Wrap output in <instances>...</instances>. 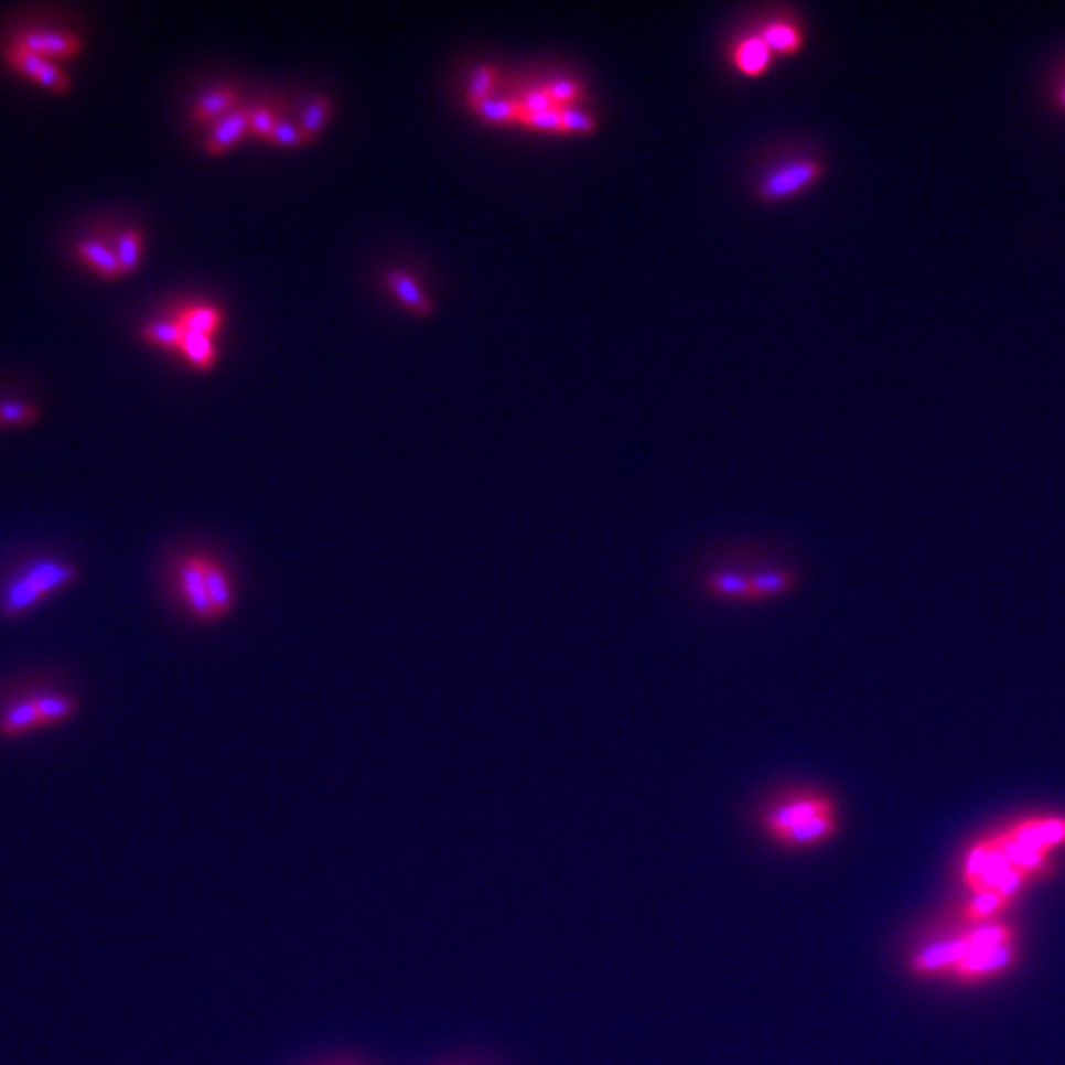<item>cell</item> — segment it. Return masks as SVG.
Returning a JSON list of instances; mask_svg holds the SVG:
<instances>
[{
    "instance_id": "6da1fadb",
    "label": "cell",
    "mask_w": 1065,
    "mask_h": 1065,
    "mask_svg": "<svg viewBox=\"0 0 1065 1065\" xmlns=\"http://www.w3.org/2000/svg\"><path fill=\"white\" fill-rule=\"evenodd\" d=\"M166 584L182 614L197 626H217L237 606V580L222 555L184 551L170 561Z\"/></svg>"
},
{
    "instance_id": "7a4b0ae2",
    "label": "cell",
    "mask_w": 1065,
    "mask_h": 1065,
    "mask_svg": "<svg viewBox=\"0 0 1065 1065\" xmlns=\"http://www.w3.org/2000/svg\"><path fill=\"white\" fill-rule=\"evenodd\" d=\"M799 582V572L779 562L724 561L704 570L701 589L717 602L764 604L785 599Z\"/></svg>"
},
{
    "instance_id": "3957f363",
    "label": "cell",
    "mask_w": 1065,
    "mask_h": 1065,
    "mask_svg": "<svg viewBox=\"0 0 1065 1065\" xmlns=\"http://www.w3.org/2000/svg\"><path fill=\"white\" fill-rule=\"evenodd\" d=\"M82 579L79 564L60 557H32L20 562L0 580V616L7 620L26 616L57 592L74 587Z\"/></svg>"
},
{
    "instance_id": "277c9868",
    "label": "cell",
    "mask_w": 1065,
    "mask_h": 1065,
    "mask_svg": "<svg viewBox=\"0 0 1065 1065\" xmlns=\"http://www.w3.org/2000/svg\"><path fill=\"white\" fill-rule=\"evenodd\" d=\"M831 794L817 787H794L774 797L760 814V825L772 841L821 815L837 814Z\"/></svg>"
},
{
    "instance_id": "5b68a950",
    "label": "cell",
    "mask_w": 1065,
    "mask_h": 1065,
    "mask_svg": "<svg viewBox=\"0 0 1065 1065\" xmlns=\"http://www.w3.org/2000/svg\"><path fill=\"white\" fill-rule=\"evenodd\" d=\"M1014 870L1016 869L1010 864L1007 854L1000 851L994 832H991L979 841L972 842L965 851L959 879L962 886L969 890V894H981V892L999 894L1000 887L1004 886V882L1010 879Z\"/></svg>"
},
{
    "instance_id": "8992f818",
    "label": "cell",
    "mask_w": 1065,
    "mask_h": 1065,
    "mask_svg": "<svg viewBox=\"0 0 1065 1065\" xmlns=\"http://www.w3.org/2000/svg\"><path fill=\"white\" fill-rule=\"evenodd\" d=\"M1019 942L997 947H977L962 957V961L955 967L951 979L962 985L997 981L1009 975L1019 965Z\"/></svg>"
},
{
    "instance_id": "52a82bcc",
    "label": "cell",
    "mask_w": 1065,
    "mask_h": 1065,
    "mask_svg": "<svg viewBox=\"0 0 1065 1065\" xmlns=\"http://www.w3.org/2000/svg\"><path fill=\"white\" fill-rule=\"evenodd\" d=\"M821 176V162L814 159L792 160L764 174L757 184V196L766 204L785 202L815 186Z\"/></svg>"
},
{
    "instance_id": "ba28073f",
    "label": "cell",
    "mask_w": 1065,
    "mask_h": 1065,
    "mask_svg": "<svg viewBox=\"0 0 1065 1065\" xmlns=\"http://www.w3.org/2000/svg\"><path fill=\"white\" fill-rule=\"evenodd\" d=\"M969 951H971V944L962 932L961 935L944 937L919 947L917 951L910 955L907 967L912 975L924 979H951L955 967Z\"/></svg>"
},
{
    "instance_id": "9c48e42d",
    "label": "cell",
    "mask_w": 1065,
    "mask_h": 1065,
    "mask_svg": "<svg viewBox=\"0 0 1065 1065\" xmlns=\"http://www.w3.org/2000/svg\"><path fill=\"white\" fill-rule=\"evenodd\" d=\"M1016 841L1036 851L1054 854L1065 847L1064 815H1030L1004 827Z\"/></svg>"
},
{
    "instance_id": "30bf717a",
    "label": "cell",
    "mask_w": 1065,
    "mask_h": 1065,
    "mask_svg": "<svg viewBox=\"0 0 1065 1065\" xmlns=\"http://www.w3.org/2000/svg\"><path fill=\"white\" fill-rule=\"evenodd\" d=\"M4 57H7L9 66L17 74L26 77V79L34 82V84L46 87L50 92L67 94L72 89V84H69V77H67L66 72L57 66L56 62H52V60L36 56V54H32L29 50L17 46V44H10L7 47Z\"/></svg>"
},
{
    "instance_id": "8fae6325",
    "label": "cell",
    "mask_w": 1065,
    "mask_h": 1065,
    "mask_svg": "<svg viewBox=\"0 0 1065 1065\" xmlns=\"http://www.w3.org/2000/svg\"><path fill=\"white\" fill-rule=\"evenodd\" d=\"M10 44H17L52 62L75 57L84 50L82 37L66 30H22L14 34Z\"/></svg>"
},
{
    "instance_id": "7c38bea8",
    "label": "cell",
    "mask_w": 1065,
    "mask_h": 1065,
    "mask_svg": "<svg viewBox=\"0 0 1065 1065\" xmlns=\"http://www.w3.org/2000/svg\"><path fill=\"white\" fill-rule=\"evenodd\" d=\"M994 837H997V842H999L1000 851L1007 854L1010 864L1014 869L1020 870V872H1024L1032 882L1047 880L1054 874L1056 867H1054L1052 854L1036 851V849H1032L1029 845L1016 841L1007 829H1000V831L994 832Z\"/></svg>"
},
{
    "instance_id": "4fadbf2b",
    "label": "cell",
    "mask_w": 1065,
    "mask_h": 1065,
    "mask_svg": "<svg viewBox=\"0 0 1065 1065\" xmlns=\"http://www.w3.org/2000/svg\"><path fill=\"white\" fill-rule=\"evenodd\" d=\"M42 730L32 695H24L0 710V739L20 740Z\"/></svg>"
},
{
    "instance_id": "5bb4252c",
    "label": "cell",
    "mask_w": 1065,
    "mask_h": 1065,
    "mask_svg": "<svg viewBox=\"0 0 1065 1065\" xmlns=\"http://www.w3.org/2000/svg\"><path fill=\"white\" fill-rule=\"evenodd\" d=\"M730 60H732V66L736 67L740 75L756 79V77L766 75L772 62H774V54L770 52V47L766 46V42L760 37V34H752V36L742 37L734 44L732 52H730Z\"/></svg>"
},
{
    "instance_id": "9a60e30c",
    "label": "cell",
    "mask_w": 1065,
    "mask_h": 1065,
    "mask_svg": "<svg viewBox=\"0 0 1065 1065\" xmlns=\"http://www.w3.org/2000/svg\"><path fill=\"white\" fill-rule=\"evenodd\" d=\"M32 699L36 704L42 730L66 724L69 720H74L82 710L79 701L69 692L36 691L32 692Z\"/></svg>"
},
{
    "instance_id": "2e32d148",
    "label": "cell",
    "mask_w": 1065,
    "mask_h": 1065,
    "mask_svg": "<svg viewBox=\"0 0 1065 1065\" xmlns=\"http://www.w3.org/2000/svg\"><path fill=\"white\" fill-rule=\"evenodd\" d=\"M249 112H251L249 109H235L222 121L215 122L212 131L207 135V152L214 154V157H219L241 141L245 132L249 131Z\"/></svg>"
},
{
    "instance_id": "e0dca14e",
    "label": "cell",
    "mask_w": 1065,
    "mask_h": 1065,
    "mask_svg": "<svg viewBox=\"0 0 1065 1065\" xmlns=\"http://www.w3.org/2000/svg\"><path fill=\"white\" fill-rule=\"evenodd\" d=\"M1010 906L1012 904L1009 900L997 892L969 894V897L962 902L961 919L969 925L992 924V922H1000V916H1004Z\"/></svg>"
},
{
    "instance_id": "ac0fdd59",
    "label": "cell",
    "mask_w": 1065,
    "mask_h": 1065,
    "mask_svg": "<svg viewBox=\"0 0 1065 1065\" xmlns=\"http://www.w3.org/2000/svg\"><path fill=\"white\" fill-rule=\"evenodd\" d=\"M75 252H77V257L87 267H92L104 279H119V277H122L121 265H119V259H117V252L109 249L107 245L94 241V239H84V241L77 244Z\"/></svg>"
},
{
    "instance_id": "d6986e66",
    "label": "cell",
    "mask_w": 1065,
    "mask_h": 1065,
    "mask_svg": "<svg viewBox=\"0 0 1065 1065\" xmlns=\"http://www.w3.org/2000/svg\"><path fill=\"white\" fill-rule=\"evenodd\" d=\"M237 92L232 87H215L202 95L194 107V119L202 125L222 121L229 112L235 111Z\"/></svg>"
},
{
    "instance_id": "ffe728a7",
    "label": "cell",
    "mask_w": 1065,
    "mask_h": 1065,
    "mask_svg": "<svg viewBox=\"0 0 1065 1065\" xmlns=\"http://www.w3.org/2000/svg\"><path fill=\"white\" fill-rule=\"evenodd\" d=\"M387 284L397 294V299L401 300L402 304L415 314H419V316L432 314V310H434L432 302L409 275H405L402 271H389L387 272Z\"/></svg>"
},
{
    "instance_id": "44dd1931",
    "label": "cell",
    "mask_w": 1065,
    "mask_h": 1065,
    "mask_svg": "<svg viewBox=\"0 0 1065 1065\" xmlns=\"http://www.w3.org/2000/svg\"><path fill=\"white\" fill-rule=\"evenodd\" d=\"M757 34L766 42L772 54L794 56L804 47L802 30L795 29L794 24H787V22H770Z\"/></svg>"
},
{
    "instance_id": "7402d4cb",
    "label": "cell",
    "mask_w": 1065,
    "mask_h": 1065,
    "mask_svg": "<svg viewBox=\"0 0 1065 1065\" xmlns=\"http://www.w3.org/2000/svg\"><path fill=\"white\" fill-rule=\"evenodd\" d=\"M180 352L186 355L187 362L197 372H207L215 364V346L212 336L197 334V332H186Z\"/></svg>"
},
{
    "instance_id": "603a6c76",
    "label": "cell",
    "mask_w": 1065,
    "mask_h": 1065,
    "mask_svg": "<svg viewBox=\"0 0 1065 1065\" xmlns=\"http://www.w3.org/2000/svg\"><path fill=\"white\" fill-rule=\"evenodd\" d=\"M178 322L186 332L214 336L222 326V312L215 306H192L178 316Z\"/></svg>"
},
{
    "instance_id": "cb8c5ba5",
    "label": "cell",
    "mask_w": 1065,
    "mask_h": 1065,
    "mask_svg": "<svg viewBox=\"0 0 1065 1065\" xmlns=\"http://www.w3.org/2000/svg\"><path fill=\"white\" fill-rule=\"evenodd\" d=\"M472 111L476 112L480 119L494 125H512L521 119V107L517 99H487L484 104L476 105Z\"/></svg>"
},
{
    "instance_id": "d4e9b609",
    "label": "cell",
    "mask_w": 1065,
    "mask_h": 1065,
    "mask_svg": "<svg viewBox=\"0 0 1065 1065\" xmlns=\"http://www.w3.org/2000/svg\"><path fill=\"white\" fill-rule=\"evenodd\" d=\"M330 111H332V105L324 95H319L310 101L309 107L302 112V119H300V129H302L306 142L314 141L322 129L326 127Z\"/></svg>"
},
{
    "instance_id": "484cf974",
    "label": "cell",
    "mask_w": 1065,
    "mask_h": 1065,
    "mask_svg": "<svg viewBox=\"0 0 1065 1065\" xmlns=\"http://www.w3.org/2000/svg\"><path fill=\"white\" fill-rule=\"evenodd\" d=\"M40 419L36 405L29 401L0 402V429H22Z\"/></svg>"
},
{
    "instance_id": "4316f807",
    "label": "cell",
    "mask_w": 1065,
    "mask_h": 1065,
    "mask_svg": "<svg viewBox=\"0 0 1065 1065\" xmlns=\"http://www.w3.org/2000/svg\"><path fill=\"white\" fill-rule=\"evenodd\" d=\"M115 252H117V259H119V265H121L122 275L137 271L142 255L141 234L135 232V229H125V232H121L119 237H117Z\"/></svg>"
},
{
    "instance_id": "83f0119b",
    "label": "cell",
    "mask_w": 1065,
    "mask_h": 1065,
    "mask_svg": "<svg viewBox=\"0 0 1065 1065\" xmlns=\"http://www.w3.org/2000/svg\"><path fill=\"white\" fill-rule=\"evenodd\" d=\"M184 334L186 330L180 326L178 320L176 322H152L142 327V337L147 342L154 346L170 347V349H180Z\"/></svg>"
},
{
    "instance_id": "f1b7e54d",
    "label": "cell",
    "mask_w": 1065,
    "mask_h": 1065,
    "mask_svg": "<svg viewBox=\"0 0 1065 1065\" xmlns=\"http://www.w3.org/2000/svg\"><path fill=\"white\" fill-rule=\"evenodd\" d=\"M496 79L497 72L494 66H480L474 69V74L470 77L466 94V101L470 105V109H474L476 105L492 99V92H494Z\"/></svg>"
},
{
    "instance_id": "f546056e",
    "label": "cell",
    "mask_w": 1065,
    "mask_h": 1065,
    "mask_svg": "<svg viewBox=\"0 0 1065 1065\" xmlns=\"http://www.w3.org/2000/svg\"><path fill=\"white\" fill-rule=\"evenodd\" d=\"M547 94L552 99L555 107H577L580 99L584 97V87L580 84L579 79H570V77H561V79H555L551 84L545 85Z\"/></svg>"
},
{
    "instance_id": "4dcf8cb0",
    "label": "cell",
    "mask_w": 1065,
    "mask_h": 1065,
    "mask_svg": "<svg viewBox=\"0 0 1065 1065\" xmlns=\"http://www.w3.org/2000/svg\"><path fill=\"white\" fill-rule=\"evenodd\" d=\"M519 125H524V127H527V129H532V131L551 132V135H564V129H562V115L559 107H555V109H549V111L542 112L521 111Z\"/></svg>"
},
{
    "instance_id": "1f68e13d",
    "label": "cell",
    "mask_w": 1065,
    "mask_h": 1065,
    "mask_svg": "<svg viewBox=\"0 0 1065 1065\" xmlns=\"http://www.w3.org/2000/svg\"><path fill=\"white\" fill-rule=\"evenodd\" d=\"M561 115L564 135H592L599 129V121L579 107H562Z\"/></svg>"
},
{
    "instance_id": "d6a6232c",
    "label": "cell",
    "mask_w": 1065,
    "mask_h": 1065,
    "mask_svg": "<svg viewBox=\"0 0 1065 1065\" xmlns=\"http://www.w3.org/2000/svg\"><path fill=\"white\" fill-rule=\"evenodd\" d=\"M277 122H279V119L275 117V112L269 107H257L249 112V131L255 132L257 137L267 139V141L271 139Z\"/></svg>"
},
{
    "instance_id": "836d02e7",
    "label": "cell",
    "mask_w": 1065,
    "mask_h": 1065,
    "mask_svg": "<svg viewBox=\"0 0 1065 1065\" xmlns=\"http://www.w3.org/2000/svg\"><path fill=\"white\" fill-rule=\"evenodd\" d=\"M517 101H519V107H521V111L524 112H542L555 109V104H552L551 97L547 94L545 85L525 92L524 97H519Z\"/></svg>"
},
{
    "instance_id": "e575fe53",
    "label": "cell",
    "mask_w": 1065,
    "mask_h": 1065,
    "mask_svg": "<svg viewBox=\"0 0 1065 1065\" xmlns=\"http://www.w3.org/2000/svg\"><path fill=\"white\" fill-rule=\"evenodd\" d=\"M269 141L275 142V144H281V147H299V144H304L306 139L302 135V129L300 125H292L289 121H279L275 131H272L271 139Z\"/></svg>"
}]
</instances>
